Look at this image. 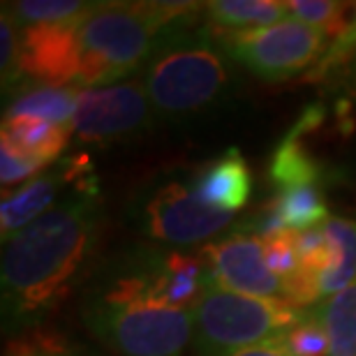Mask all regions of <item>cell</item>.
Segmentation results:
<instances>
[{
    "label": "cell",
    "mask_w": 356,
    "mask_h": 356,
    "mask_svg": "<svg viewBox=\"0 0 356 356\" xmlns=\"http://www.w3.org/2000/svg\"><path fill=\"white\" fill-rule=\"evenodd\" d=\"M99 222L102 190H79L5 241L0 296L7 338L44 326L65 298L83 287Z\"/></svg>",
    "instance_id": "2"
},
{
    "label": "cell",
    "mask_w": 356,
    "mask_h": 356,
    "mask_svg": "<svg viewBox=\"0 0 356 356\" xmlns=\"http://www.w3.org/2000/svg\"><path fill=\"white\" fill-rule=\"evenodd\" d=\"M211 287L202 252L158 243L123 248L81 287L88 333L116 356H183L192 345V310Z\"/></svg>",
    "instance_id": "1"
},
{
    "label": "cell",
    "mask_w": 356,
    "mask_h": 356,
    "mask_svg": "<svg viewBox=\"0 0 356 356\" xmlns=\"http://www.w3.org/2000/svg\"><path fill=\"white\" fill-rule=\"evenodd\" d=\"M229 356H294L287 347H284L282 340H273V343H264L257 347H248V350L234 352Z\"/></svg>",
    "instance_id": "28"
},
{
    "label": "cell",
    "mask_w": 356,
    "mask_h": 356,
    "mask_svg": "<svg viewBox=\"0 0 356 356\" xmlns=\"http://www.w3.org/2000/svg\"><path fill=\"white\" fill-rule=\"evenodd\" d=\"M336 86L345 92L347 99H354L356 102V58L336 76Z\"/></svg>",
    "instance_id": "29"
},
{
    "label": "cell",
    "mask_w": 356,
    "mask_h": 356,
    "mask_svg": "<svg viewBox=\"0 0 356 356\" xmlns=\"http://www.w3.org/2000/svg\"><path fill=\"white\" fill-rule=\"evenodd\" d=\"M322 232L333 254V266L322 277V296L329 298L343 291L356 277V220L329 218Z\"/></svg>",
    "instance_id": "18"
},
{
    "label": "cell",
    "mask_w": 356,
    "mask_h": 356,
    "mask_svg": "<svg viewBox=\"0 0 356 356\" xmlns=\"http://www.w3.org/2000/svg\"><path fill=\"white\" fill-rule=\"evenodd\" d=\"M289 19L282 0H213L204 3V21L216 33H243L275 26Z\"/></svg>",
    "instance_id": "14"
},
{
    "label": "cell",
    "mask_w": 356,
    "mask_h": 356,
    "mask_svg": "<svg viewBox=\"0 0 356 356\" xmlns=\"http://www.w3.org/2000/svg\"><path fill=\"white\" fill-rule=\"evenodd\" d=\"M17 26H49V24H67L86 17L97 7V3H81V0H21V3H5Z\"/></svg>",
    "instance_id": "20"
},
{
    "label": "cell",
    "mask_w": 356,
    "mask_h": 356,
    "mask_svg": "<svg viewBox=\"0 0 356 356\" xmlns=\"http://www.w3.org/2000/svg\"><path fill=\"white\" fill-rule=\"evenodd\" d=\"M79 190H99V178L86 155L63 158L19 190L5 192L0 204L3 243Z\"/></svg>",
    "instance_id": "9"
},
{
    "label": "cell",
    "mask_w": 356,
    "mask_h": 356,
    "mask_svg": "<svg viewBox=\"0 0 356 356\" xmlns=\"http://www.w3.org/2000/svg\"><path fill=\"white\" fill-rule=\"evenodd\" d=\"M282 343L294 356H329L331 352L329 333H326L324 324L319 322L312 308L310 315L282 338Z\"/></svg>",
    "instance_id": "25"
},
{
    "label": "cell",
    "mask_w": 356,
    "mask_h": 356,
    "mask_svg": "<svg viewBox=\"0 0 356 356\" xmlns=\"http://www.w3.org/2000/svg\"><path fill=\"white\" fill-rule=\"evenodd\" d=\"M155 120L158 118L148 102L144 83L127 79L111 86L81 90L72 137L79 144H125L151 132Z\"/></svg>",
    "instance_id": "8"
},
{
    "label": "cell",
    "mask_w": 356,
    "mask_h": 356,
    "mask_svg": "<svg viewBox=\"0 0 356 356\" xmlns=\"http://www.w3.org/2000/svg\"><path fill=\"white\" fill-rule=\"evenodd\" d=\"M268 209L275 213L287 232L317 229V225L329 220V206H326L317 185L280 190L273 202L268 204Z\"/></svg>",
    "instance_id": "19"
},
{
    "label": "cell",
    "mask_w": 356,
    "mask_h": 356,
    "mask_svg": "<svg viewBox=\"0 0 356 356\" xmlns=\"http://www.w3.org/2000/svg\"><path fill=\"white\" fill-rule=\"evenodd\" d=\"M234 65H241L261 81L277 83L312 70L326 51V35L303 21L280 24L243 33H216Z\"/></svg>",
    "instance_id": "7"
},
{
    "label": "cell",
    "mask_w": 356,
    "mask_h": 356,
    "mask_svg": "<svg viewBox=\"0 0 356 356\" xmlns=\"http://www.w3.org/2000/svg\"><path fill=\"white\" fill-rule=\"evenodd\" d=\"M127 220L148 243L195 245L225 229H241L236 216L204 206L192 192L190 176H158L144 183L127 204Z\"/></svg>",
    "instance_id": "6"
},
{
    "label": "cell",
    "mask_w": 356,
    "mask_h": 356,
    "mask_svg": "<svg viewBox=\"0 0 356 356\" xmlns=\"http://www.w3.org/2000/svg\"><path fill=\"white\" fill-rule=\"evenodd\" d=\"M298 232H277L261 238L264 243V261L273 273L284 280L298 266V248H296Z\"/></svg>",
    "instance_id": "26"
},
{
    "label": "cell",
    "mask_w": 356,
    "mask_h": 356,
    "mask_svg": "<svg viewBox=\"0 0 356 356\" xmlns=\"http://www.w3.org/2000/svg\"><path fill=\"white\" fill-rule=\"evenodd\" d=\"M139 81L155 118L167 125H188L209 116L229 102L236 88L234 60L204 14L162 33Z\"/></svg>",
    "instance_id": "3"
},
{
    "label": "cell",
    "mask_w": 356,
    "mask_h": 356,
    "mask_svg": "<svg viewBox=\"0 0 356 356\" xmlns=\"http://www.w3.org/2000/svg\"><path fill=\"white\" fill-rule=\"evenodd\" d=\"M72 127H63L38 118H3L0 141L17 148L19 153L54 167L70 144Z\"/></svg>",
    "instance_id": "15"
},
{
    "label": "cell",
    "mask_w": 356,
    "mask_h": 356,
    "mask_svg": "<svg viewBox=\"0 0 356 356\" xmlns=\"http://www.w3.org/2000/svg\"><path fill=\"white\" fill-rule=\"evenodd\" d=\"M303 137L305 134L291 127L270 155L268 178L277 192L317 185L319 181H324V165L319 158L308 153V148L303 146Z\"/></svg>",
    "instance_id": "16"
},
{
    "label": "cell",
    "mask_w": 356,
    "mask_h": 356,
    "mask_svg": "<svg viewBox=\"0 0 356 356\" xmlns=\"http://www.w3.org/2000/svg\"><path fill=\"white\" fill-rule=\"evenodd\" d=\"M5 356H86L83 352L67 345V340L47 326L26 331L10 340L5 347Z\"/></svg>",
    "instance_id": "23"
},
{
    "label": "cell",
    "mask_w": 356,
    "mask_h": 356,
    "mask_svg": "<svg viewBox=\"0 0 356 356\" xmlns=\"http://www.w3.org/2000/svg\"><path fill=\"white\" fill-rule=\"evenodd\" d=\"M310 315L284 298H259L211 284L192 310V356H229L282 340Z\"/></svg>",
    "instance_id": "5"
},
{
    "label": "cell",
    "mask_w": 356,
    "mask_h": 356,
    "mask_svg": "<svg viewBox=\"0 0 356 356\" xmlns=\"http://www.w3.org/2000/svg\"><path fill=\"white\" fill-rule=\"evenodd\" d=\"M81 19L21 31V83L31 81L49 83V86H74L81 70Z\"/></svg>",
    "instance_id": "11"
},
{
    "label": "cell",
    "mask_w": 356,
    "mask_h": 356,
    "mask_svg": "<svg viewBox=\"0 0 356 356\" xmlns=\"http://www.w3.org/2000/svg\"><path fill=\"white\" fill-rule=\"evenodd\" d=\"M21 28L3 3L0 12V72H3V95L21 86Z\"/></svg>",
    "instance_id": "24"
},
{
    "label": "cell",
    "mask_w": 356,
    "mask_h": 356,
    "mask_svg": "<svg viewBox=\"0 0 356 356\" xmlns=\"http://www.w3.org/2000/svg\"><path fill=\"white\" fill-rule=\"evenodd\" d=\"M195 197L209 209L236 216L250 204L252 172L238 148H227L190 176Z\"/></svg>",
    "instance_id": "12"
},
{
    "label": "cell",
    "mask_w": 356,
    "mask_h": 356,
    "mask_svg": "<svg viewBox=\"0 0 356 356\" xmlns=\"http://www.w3.org/2000/svg\"><path fill=\"white\" fill-rule=\"evenodd\" d=\"M81 90L74 86H49V83H21L5 99L3 118H38L47 123L72 127Z\"/></svg>",
    "instance_id": "13"
},
{
    "label": "cell",
    "mask_w": 356,
    "mask_h": 356,
    "mask_svg": "<svg viewBox=\"0 0 356 356\" xmlns=\"http://www.w3.org/2000/svg\"><path fill=\"white\" fill-rule=\"evenodd\" d=\"M287 5L291 19L317 28L326 38L336 40L340 31L347 26L345 14L350 7L347 3H338V0H287Z\"/></svg>",
    "instance_id": "21"
},
{
    "label": "cell",
    "mask_w": 356,
    "mask_h": 356,
    "mask_svg": "<svg viewBox=\"0 0 356 356\" xmlns=\"http://www.w3.org/2000/svg\"><path fill=\"white\" fill-rule=\"evenodd\" d=\"M204 3H97L79 21L81 70L74 86L102 88L144 70L167 28L202 17Z\"/></svg>",
    "instance_id": "4"
},
{
    "label": "cell",
    "mask_w": 356,
    "mask_h": 356,
    "mask_svg": "<svg viewBox=\"0 0 356 356\" xmlns=\"http://www.w3.org/2000/svg\"><path fill=\"white\" fill-rule=\"evenodd\" d=\"M202 254L218 287L259 298L282 294V280L266 266L264 243L254 234L232 232L216 243H206Z\"/></svg>",
    "instance_id": "10"
},
{
    "label": "cell",
    "mask_w": 356,
    "mask_h": 356,
    "mask_svg": "<svg viewBox=\"0 0 356 356\" xmlns=\"http://www.w3.org/2000/svg\"><path fill=\"white\" fill-rule=\"evenodd\" d=\"M47 165L28 158V155L19 153L17 148H12L10 144L0 141V181L7 188V185H14L19 181H31V178L40 176V172Z\"/></svg>",
    "instance_id": "27"
},
{
    "label": "cell",
    "mask_w": 356,
    "mask_h": 356,
    "mask_svg": "<svg viewBox=\"0 0 356 356\" xmlns=\"http://www.w3.org/2000/svg\"><path fill=\"white\" fill-rule=\"evenodd\" d=\"M312 310L329 333V356H356V277L343 291L319 301Z\"/></svg>",
    "instance_id": "17"
},
{
    "label": "cell",
    "mask_w": 356,
    "mask_h": 356,
    "mask_svg": "<svg viewBox=\"0 0 356 356\" xmlns=\"http://www.w3.org/2000/svg\"><path fill=\"white\" fill-rule=\"evenodd\" d=\"M354 58H356V10L352 14V19L347 21V26L340 31L338 38L331 40V44L326 47V51L319 58L317 65L308 72V81L324 83L329 79H336Z\"/></svg>",
    "instance_id": "22"
}]
</instances>
